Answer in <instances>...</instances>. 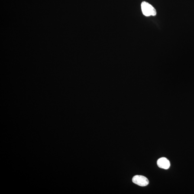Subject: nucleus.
Instances as JSON below:
<instances>
[{"label": "nucleus", "instance_id": "2", "mask_svg": "<svg viewBox=\"0 0 194 194\" xmlns=\"http://www.w3.org/2000/svg\"><path fill=\"white\" fill-rule=\"evenodd\" d=\"M132 180L133 183L142 187L147 186L149 183V181L147 178L140 175L134 176Z\"/></svg>", "mask_w": 194, "mask_h": 194}, {"label": "nucleus", "instance_id": "1", "mask_svg": "<svg viewBox=\"0 0 194 194\" xmlns=\"http://www.w3.org/2000/svg\"><path fill=\"white\" fill-rule=\"evenodd\" d=\"M141 9L143 14L146 16H155L156 9L153 6L146 1H143L141 3Z\"/></svg>", "mask_w": 194, "mask_h": 194}, {"label": "nucleus", "instance_id": "3", "mask_svg": "<svg viewBox=\"0 0 194 194\" xmlns=\"http://www.w3.org/2000/svg\"><path fill=\"white\" fill-rule=\"evenodd\" d=\"M158 166L161 168L167 169L170 166V163L169 160L166 157H161L157 161Z\"/></svg>", "mask_w": 194, "mask_h": 194}]
</instances>
